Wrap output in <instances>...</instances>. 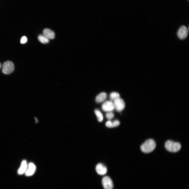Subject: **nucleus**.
<instances>
[{"mask_svg":"<svg viewBox=\"0 0 189 189\" xmlns=\"http://www.w3.org/2000/svg\"><path fill=\"white\" fill-rule=\"evenodd\" d=\"M156 144L154 140L149 139L147 140L140 146V149L143 152L149 153L155 149Z\"/></svg>","mask_w":189,"mask_h":189,"instance_id":"1","label":"nucleus"},{"mask_svg":"<svg viewBox=\"0 0 189 189\" xmlns=\"http://www.w3.org/2000/svg\"><path fill=\"white\" fill-rule=\"evenodd\" d=\"M165 146L167 151L174 153L178 151L181 148V145L179 143L170 140L166 141Z\"/></svg>","mask_w":189,"mask_h":189,"instance_id":"2","label":"nucleus"},{"mask_svg":"<svg viewBox=\"0 0 189 189\" xmlns=\"http://www.w3.org/2000/svg\"><path fill=\"white\" fill-rule=\"evenodd\" d=\"M14 69V64L11 61H6L3 64L2 71L4 74H10L13 71Z\"/></svg>","mask_w":189,"mask_h":189,"instance_id":"3","label":"nucleus"},{"mask_svg":"<svg viewBox=\"0 0 189 189\" xmlns=\"http://www.w3.org/2000/svg\"><path fill=\"white\" fill-rule=\"evenodd\" d=\"M114 108L118 112H120L124 108L125 103L122 99L119 98L114 101Z\"/></svg>","mask_w":189,"mask_h":189,"instance_id":"4","label":"nucleus"},{"mask_svg":"<svg viewBox=\"0 0 189 189\" xmlns=\"http://www.w3.org/2000/svg\"><path fill=\"white\" fill-rule=\"evenodd\" d=\"M102 183L104 189H113V183L112 180L109 177H104L102 179Z\"/></svg>","mask_w":189,"mask_h":189,"instance_id":"5","label":"nucleus"},{"mask_svg":"<svg viewBox=\"0 0 189 189\" xmlns=\"http://www.w3.org/2000/svg\"><path fill=\"white\" fill-rule=\"evenodd\" d=\"M188 32V31L187 28L185 26H182L178 31L177 36L181 39H184L187 37Z\"/></svg>","mask_w":189,"mask_h":189,"instance_id":"6","label":"nucleus"},{"mask_svg":"<svg viewBox=\"0 0 189 189\" xmlns=\"http://www.w3.org/2000/svg\"><path fill=\"white\" fill-rule=\"evenodd\" d=\"M114 104L112 102L110 101L105 102L102 106L103 110L106 112L112 111L114 109Z\"/></svg>","mask_w":189,"mask_h":189,"instance_id":"7","label":"nucleus"},{"mask_svg":"<svg viewBox=\"0 0 189 189\" xmlns=\"http://www.w3.org/2000/svg\"><path fill=\"white\" fill-rule=\"evenodd\" d=\"M96 170L97 173L101 175L105 174L107 172L106 167L101 163H99L97 165Z\"/></svg>","mask_w":189,"mask_h":189,"instance_id":"8","label":"nucleus"},{"mask_svg":"<svg viewBox=\"0 0 189 189\" xmlns=\"http://www.w3.org/2000/svg\"><path fill=\"white\" fill-rule=\"evenodd\" d=\"M36 170V167L35 165L33 163H29L25 172V175L27 176L32 175L35 172Z\"/></svg>","mask_w":189,"mask_h":189,"instance_id":"9","label":"nucleus"},{"mask_svg":"<svg viewBox=\"0 0 189 189\" xmlns=\"http://www.w3.org/2000/svg\"><path fill=\"white\" fill-rule=\"evenodd\" d=\"M43 33L44 35L48 39H53L55 38L54 33L49 29H45L43 31Z\"/></svg>","mask_w":189,"mask_h":189,"instance_id":"10","label":"nucleus"},{"mask_svg":"<svg viewBox=\"0 0 189 189\" xmlns=\"http://www.w3.org/2000/svg\"><path fill=\"white\" fill-rule=\"evenodd\" d=\"M27 161L25 160H23L21 164V166L18 171L19 174L22 175L25 172L27 168Z\"/></svg>","mask_w":189,"mask_h":189,"instance_id":"11","label":"nucleus"},{"mask_svg":"<svg viewBox=\"0 0 189 189\" xmlns=\"http://www.w3.org/2000/svg\"><path fill=\"white\" fill-rule=\"evenodd\" d=\"M107 97V94L104 92H102L98 95L96 98V101L97 103L102 102L105 100Z\"/></svg>","mask_w":189,"mask_h":189,"instance_id":"12","label":"nucleus"},{"mask_svg":"<svg viewBox=\"0 0 189 189\" xmlns=\"http://www.w3.org/2000/svg\"><path fill=\"white\" fill-rule=\"evenodd\" d=\"M39 40L41 43L44 44H46L49 42V39L44 35H41L38 37Z\"/></svg>","mask_w":189,"mask_h":189,"instance_id":"13","label":"nucleus"},{"mask_svg":"<svg viewBox=\"0 0 189 189\" xmlns=\"http://www.w3.org/2000/svg\"><path fill=\"white\" fill-rule=\"evenodd\" d=\"M120 95L117 92H113L111 93L110 95L111 99L114 101L116 99L120 98Z\"/></svg>","mask_w":189,"mask_h":189,"instance_id":"14","label":"nucleus"},{"mask_svg":"<svg viewBox=\"0 0 189 189\" xmlns=\"http://www.w3.org/2000/svg\"><path fill=\"white\" fill-rule=\"evenodd\" d=\"M95 113L97 116L98 121L100 122H101L103 119L102 113L99 111L97 110H95Z\"/></svg>","mask_w":189,"mask_h":189,"instance_id":"15","label":"nucleus"},{"mask_svg":"<svg viewBox=\"0 0 189 189\" xmlns=\"http://www.w3.org/2000/svg\"><path fill=\"white\" fill-rule=\"evenodd\" d=\"M114 116V114L112 112H109L107 113L106 114V117L109 120H110L113 118Z\"/></svg>","mask_w":189,"mask_h":189,"instance_id":"16","label":"nucleus"},{"mask_svg":"<svg viewBox=\"0 0 189 189\" xmlns=\"http://www.w3.org/2000/svg\"><path fill=\"white\" fill-rule=\"evenodd\" d=\"M120 124L119 122L117 120H115L112 122V128L118 126Z\"/></svg>","mask_w":189,"mask_h":189,"instance_id":"17","label":"nucleus"},{"mask_svg":"<svg viewBox=\"0 0 189 189\" xmlns=\"http://www.w3.org/2000/svg\"><path fill=\"white\" fill-rule=\"evenodd\" d=\"M106 125L108 128H112V122L110 120L107 121L106 123Z\"/></svg>","mask_w":189,"mask_h":189,"instance_id":"18","label":"nucleus"},{"mask_svg":"<svg viewBox=\"0 0 189 189\" xmlns=\"http://www.w3.org/2000/svg\"><path fill=\"white\" fill-rule=\"evenodd\" d=\"M27 41V38L25 36H23L20 40V43L22 44H24Z\"/></svg>","mask_w":189,"mask_h":189,"instance_id":"19","label":"nucleus"},{"mask_svg":"<svg viewBox=\"0 0 189 189\" xmlns=\"http://www.w3.org/2000/svg\"><path fill=\"white\" fill-rule=\"evenodd\" d=\"M1 67V64L0 63V69Z\"/></svg>","mask_w":189,"mask_h":189,"instance_id":"20","label":"nucleus"}]
</instances>
